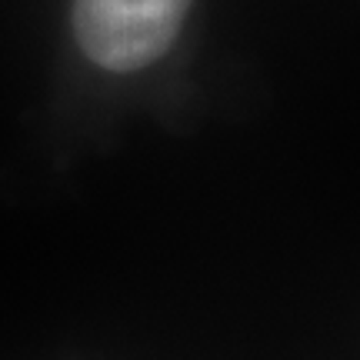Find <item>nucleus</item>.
Instances as JSON below:
<instances>
[{
    "mask_svg": "<svg viewBox=\"0 0 360 360\" xmlns=\"http://www.w3.org/2000/svg\"><path fill=\"white\" fill-rule=\"evenodd\" d=\"M187 11L191 0H74V30L94 64L130 74L170 51Z\"/></svg>",
    "mask_w": 360,
    "mask_h": 360,
    "instance_id": "obj_1",
    "label": "nucleus"
}]
</instances>
